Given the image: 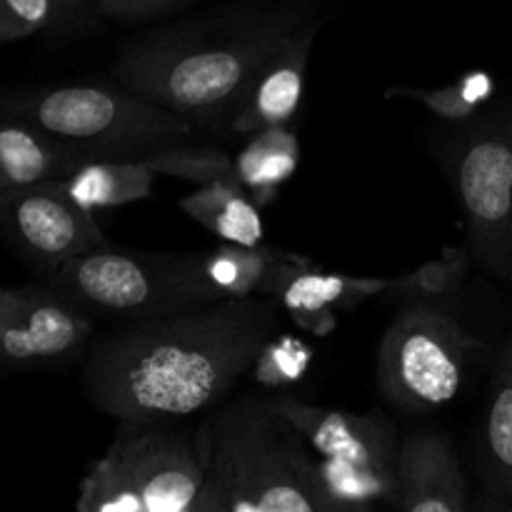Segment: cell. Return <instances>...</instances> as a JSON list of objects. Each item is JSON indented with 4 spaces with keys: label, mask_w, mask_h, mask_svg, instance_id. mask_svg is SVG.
Here are the masks:
<instances>
[{
    "label": "cell",
    "mask_w": 512,
    "mask_h": 512,
    "mask_svg": "<svg viewBox=\"0 0 512 512\" xmlns=\"http://www.w3.org/2000/svg\"><path fill=\"white\" fill-rule=\"evenodd\" d=\"M430 150L463 210L473 263L512 283V93L468 120H443Z\"/></svg>",
    "instance_id": "cell-4"
},
{
    "label": "cell",
    "mask_w": 512,
    "mask_h": 512,
    "mask_svg": "<svg viewBox=\"0 0 512 512\" xmlns=\"http://www.w3.org/2000/svg\"><path fill=\"white\" fill-rule=\"evenodd\" d=\"M483 508L512 512V328L495 355L478 433Z\"/></svg>",
    "instance_id": "cell-16"
},
{
    "label": "cell",
    "mask_w": 512,
    "mask_h": 512,
    "mask_svg": "<svg viewBox=\"0 0 512 512\" xmlns=\"http://www.w3.org/2000/svg\"><path fill=\"white\" fill-rule=\"evenodd\" d=\"M310 358H313V350L303 340L278 333L260 350L258 360L253 365V375L268 390L290 388V385L303 378Z\"/></svg>",
    "instance_id": "cell-24"
},
{
    "label": "cell",
    "mask_w": 512,
    "mask_h": 512,
    "mask_svg": "<svg viewBox=\"0 0 512 512\" xmlns=\"http://www.w3.org/2000/svg\"><path fill=\"white\" fill-rule=\"evenodd\" d=\"M78 512H208L198 438L168 423H130L80 480Z\"/></svg>",
    "instance_id": "cell-5"
},
{
    "label": "cell",
    "mask_w": 512,
    "mask_h": 512,
    "mask_svg": "<svg viewBox=\"0 0 512 512\" xmlns=\"http://www.w3.org/2000/svg\"><path fill=\"white\" fill-rule=\"evenodd\" d=\"M100 160L83 143L55 135L15 115L0 125V193L65 180L85 163Z\"/></svg>",
    "instance_id": "cell-15"
},
{
    "label": "cell",
    "mask_w": 512,
    "mask_h": 512,
    "mask_svg": "<svg viewBox=\"0 0 512 512\" xmlns=\"http://www.w3.org/2000/svg\"><path fill=\"white\" fill-rule=\"evenodd\" d=\"M95 315L55 285H23L0 293L3 370H33L65 363L90 348Z\"/></svg>",
    "instance_id": "cell-9"
},
{
    "label": "cell",
    "mask_w": 512,
    "mask_h": 512,
    "mask_svg": "<svg viewBox=\"0 0 512 512\" xmlns=\"http://www.w3.org/2000/svg\"><path fill=\"white\" fill-rule=\"evenodd\" d=\"M0 220L15 253L50 275L68 260L110 245L93 210L75 203L60 180L0 193Z\"/></svg>",
    "instance_id": "cell-10"
},
{
    "label": "cell",
    "mask_w": 512,
    "mask_h": 512,
    "mask_svg": "<svg viewBox=\"0 0 512 512\" xmlns=\"http://www.w3.org/2000/svg\"><path fill=\"white\" fill-rule=\"evenodd\" d=\"M318 20L295 30L260 70L248 100L228 125V135H253L258 130L288 125L298 113L308 78Z\"/></svg>",
    "instance_id": "cell-14"
},
{
    "label": "cell",
    "mask_w": 512,
    "mask_h": 512,
    "mask_svg": "<svg viewBox=\"0 0 512 512\" xmlns=\"http://www.w3.org/2000/svg\"><path fill=\"white\" fill-rule=\"evenodd\" d=\"M273 403L303 433L320 460L395 473L400 440L393 423L378 410L348 413L300 403L295 398H273Z\"/></svg>",
    "instance_id": "cell-11"
},
{
    "label": "cell",
    "mask_w": 512,
    "mask_h": 512,
    "mask_svg": "<svg viewBox=\"0 0 512 512\" xmlns=\"http://www.w3.org/2000/svg\"><path fill=\"white\" fill-rule=\"evenodd\" d=\"M3 115L25 118L55 135L83 143L98 158H143L168 145L188 143L198 128L173 110L125 85H58L13 90Z\"/></svg>",
    "instance_id": "cell-6"
},
{
    "label": "cell",
    "mask_w": 512,
    "mask_h": 512,
    "mask_svg": "<svg viewBox=\"0 0 512 512\" xmlns=\"http://www.w3.org/2000/svg\"><path fill=\"white\" fill-rule=\"evenodd\" d=\"M283 250L265 245L223 243L220 248L200 253V268L205 280L220 300L253 298L265 295L270 273Z\"/></svg>",
    "instance_id": "cell-20"
},
{
    "label": "cell",
    "mask_w": 512,
    "mask_h": 512,
    "mask_svg": "<svg viewBox=\"0 0 512 512\" xmlns=\"http://www.w3.org/2000/svg\"><path fill=\"white\" fill-rule=\"evenodd\" d=\"M95 318L148 320L220 300L200 253H143L105 245L68 260L48 280Z\"/></svg>",
    "instance_id": "cell-7"
},
{
    "label": "cell",
    "mask_w": 512,
    "mask_h": 512,
    "mask_svg": "<svg viewBox=\"0 0 512 512\" xmlns=\"http://www.w3.org/2000/svg\"><path fill=\"white\" fill-rule=\"evenodd\" d=\"M58 20L55 0H0V40L15 43Z\"/></svg>",
    "instance_id": "cell-25"
},
{
    "label": "cell",
    "mask_w": 512,
    "mask_h": 512,
    "mask_svg": "<svg viewBox=\"0 0 512 512\" xmlns=\"http://www.w3.org/2000/svg\"><path fill=\"white\" fill-rule=\"evenodd\" d=\"M85 3H88V0H55V5H58V20L80 13V8H83Z\"/></svg>",
    "instance_id": "cell-27"
},
{
    "label": "cell",
    "mask_w": 512,
    "mask_h": 512,
    "mask_svg": "<svg viewBox=\"0 0 512 512\" xmlns=\"http://www.w3.org/2000/svg\"><path fill=\"white\" fill-rule=\"evenodd\" d=\"M393 508L410 512L470 510L468 485L448 435L413 430L400 440Z\"/></svg>",
    "instance_id": "cell-13"
},
{
    "label": "cell",
    "mask_w": 512,
    "mask_h": 512,
    "mask_svg": "<svg viewBox=\"0 0 512 512\" xmlns=\"http://www.w3.org/2000/svg\"><path fill=\"white\" fill-rule=\"evenodd\" d=\"M300 165V140L288 125L258 130L233 158V175L263 208L273 203Z\"/></svg>",
    "instance_id": "cell-19"
},
{
    "label": "cell",
    "mask_w": 512,
    "mask_h": 512,
    "mask_svg": "<svg viewBox=\"0 0 512 512\" xmlns=\"http://www.w3.org/2000/svg\"><path fill=\"white\" fill-rule=\"evenodd\" d=\"M158 170L145 158H103L60 180L65 193L88 210L120 208L153 195Z\"/></svg>",
    "instance_id": "cell-18"
},
{
    "label": "cell",
    "mask_w": 512,
    "mask_h": 512,
    "mask_svg": "<svg viewBox=\"0 0 512 512\" xmlns=\"http://www.w3.org/2000/svg\"><path fill=\"white\" fill-rule=\"evenodd\" d=\"M195 0H95L100 15L115 20H153L183 10Z\"/></svg>",
    "instance_id": "cell-26"
},
{
    "label": "cell",
    "mask_w": 512,
    "mask_h": 512,
    "mask_svg": "<svg viewBox=\"0 0 512 512\" xmlns=\"http://www.w3.org/2000/svg\"><path fill=\"white\" fill-rule=\"evenodd\" d=\"M315 20L300 0L225 5L125 43L113 78L198 130L228 133L270 55Z\"/></svg>",
    "instance_id": "cell-2"
},
{
    "label": "cell",
    "mask_w": 512,
    "mask_h": 512,
    "mask_svg": "<svg viewBox=\"0 0 512 512\" xmlns=\"http://www.w3.org/2000/svg\"><path fill=\"white\" fill-rule=\"evenodd\" d=\"M390 278H353L313 268L298 253H283L270 273L265 298H273L300 330L330 335L338 328L340 313H350L360 303L385 295Z\"/></svg>",
    "instance_id": "cell-12"
},
{
    "label": "cell",
    "mask_w": 512,
    "mask_h": 512,
    "mask_svg": "<svg viewBox=\"0 0 512 512\" xmlns=\"http://www.w3.org/2000/svg\"><path fill=\"white\" fill-rule=\"evenodd\" d=\"M470 263H473V253L468 245H448L438 260H430L408 275L390 278L385 298L400 300V303H435L440 298H448L468 278Z\"/></svg>",
    "instance_id": "cell-22"
},
{
    "label": "cell",
    "mask_w": 512,
    "mask_h": 512,
    "mask_svg": "<svg viewBox=\"0 0 512 512\" xmlns=\"http://www.w3.org/2000/svg\"><path fill=\"white\" fill-rule=\"evenodd\" d=\"M180 210L223 243L263 245L265 225L260 205L235 175L210 180L180 200Z\"/></svg>",
    "instance_id": "cell-17"
},
{
    "label": "cell",
    "mask_w": 512,
    "mask_h": 512,
    "mask_svg": "<svg viewBox=\"0 0 512 512\" xmlns=\"http://www.w3.org/2000/svg\"><path fill=\"white\" fill-rule=\"evenodd\" d=\"M280 310L273 298L253 295L120 325L90 343L85 395L120 423H173L205 413L253 370L278 335Z\"/></svg>",
    "instance_id": "cell-1"
},
{
    "label": "cell",
    "mask_w": 512,
    "mask_h": 512,
    "mask_svg": "<svg viewBox=\"0 0 512 512\" xmlns=\"http://www.w3.org/2000/svg\"><path fill=\"white\" fill-rule=\"evenodd\" d=\"M195 438L208 470V512H333L318 455L273 398L215 405Z\"/></svg>",
    "instance_id": "cell-3"
},
{
    "label": "cell",
    "mask_w": 512,
    "mask_h": 512,
    "mask_svg": "<svg viewBox=\"0 0 512 512\" xmlns=\"http://www.w3.org/2000/svg\"><path fill=\"white\" fill-rule=\"evenodd\" d=\"M483 348L475 335L435 303H405L378 350L380 393L410 413H435L458 398L468 358Z\"/></svg>",
    "instance_id": "cell-8"
},
{
    "label": "cell",
    "mask_w": 512,
    "mask_h": 512,
    "mask_svg": "<svg viewBox=\"0 0 512 512\" xmlns=\"http://www.w3.org/2000/svg\"><path fill=\"white\" fill-rule=\"evenodd\" d=\"M143 158L158 170V175H173V178L193 180L198 185L233 175V158L213 145L178 143L153 150Z\"/></svg>",
    "instance_id": "cell-23"
},
{
    "label": "cell",
    "mask_w": 512,
    "mask_h": 512,
    "mask_svg": "<svg viewBox=\"0 0 512 512\" xmlns=\"http://www.w3.org/2000/svg\"><path fill=\"white\" fill-rule=\"evenodd\" d=\"M385 98H408L428 108L435 118L445 123H460L473 118L495 98V80L485 70H470L455 83L443 88H413V85H393L385 90Z\"/></svg>",
    "instance_id": "cell-21"
}]
</instances>
